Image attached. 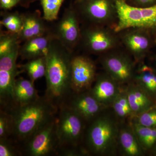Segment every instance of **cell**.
<instances>
[{
    "mask_svg": "<svg viewBox=\"0 0 156 156\" xmlns=\"http://www.w3.org/2000/svg\"><path fill=\"white\" fill-rule=\"evenodd\" d=\"M156 155V153H155V155Z\"/></svg>",
    "mask_w": 156,
    "mask_h": 156,
    "instance_id": "cell-38",
    "label": "cell"
},
{
    "mask_svg": "<svg viewBox=\"0 0 156 156\" xmlns=\"http://www.w3.org/2000/svg\"><path fill=\"white\" fill-rule=\"evenodd\" d=\"M133 82L154 99L156 97V67L144 61L137 63Z\"/></svg>",
    "mask_w": 156,
    "mask_h": 156,
    "instance_id": "cell-19",
    "label": "cell"
},
{
    "mask_svg": "<svg viewBox=\"0 0 156 156\" xmlns=\"http://www.w3.org/2000/svg\"><path fill=\"white\" fill-rule=\"evenodd\" d=\"M22 156L19 146L11 138L0 139V156Z\"/></svg>",
    "mask_w": 156,
    "mask_h": 156,
    "instance_id": "cell-30",
    "label": "cell"
},
{
    "mask_svg": "<svg viewBox=\"0 0 156 156\" xmlns=\"http://www.w3.org/2000/svg\"><path fill=\"white\" fill-rule=\"evenodd\" d=\"M116 32L130 27H140L152 31L156 29V5L140 8L130 5L125 0H116Z\"/></svg>",
    "mask_w": 156,
    "mask_h": 156,
    "instance_id": "cell-9",
    "label": "cell"
},
{
    "mask_svg": "<svg viewBox=\"0 0 156 156\" xmlns=\"http://www.w3.org/2000/svg\"><path fill=\"white\" fill-rule=\"evenodd\" d=\"M73 3L83 25L115 29L118 20L116 0H81Z\"/></svg>",
    "mask_w": 156,
    "mask_h": 156,
    "instance_id": "cell-5",
    "label": "cell"
},
{
    "mask_svg": "<svg viewBox=\"0 0 156 156\" xmlns=\"http://www.w3.org/2000/svg\"><path fill=\"white\" fill-rule=\"evenodd\" d=\"M56 117L57 115L41 126L20 145L22 156L58 155Z\"/></svg>",
    "mask_w": 156,
    "mask_h": 156,
    "instance_id": "cell-7",
    "label": "cell"
},
{
    "mask_svg": "<svg viewBox=\"0 0 156 156\" xmlns=\"http://www.w3.org/2000/svg\"><path fill=\"white\" fill-rule=\"evenodd\" d=\"M153 33L154 39L155 44V47H156V29L154 30L153 31Z\"/></svg>",
    "mask_w": 156,
    "mask_h": 156,
    "instance_id": "cell-34",
    "label": "cell"
},
{
    "mask_svg": "<svg viewBox=\"0 0 156 156\" xmlns=\"http://www.w3.org/2000/svg\"><path fill=\"white\" fill-rule=\"evenodd\" d=\"M99 56L105 72L115 80L122 85L133 82L137 63L122 47Z\"/></svg>",
    "mask_w": 156,
    "mask_h": 156,
    "instance_id": "cell-8",
    "label": "cell"
},
{
    "mask_svg": "<svg viewBox=\"0 0 156 156\" xmlns=\"http://www.w3.org/2000/svg\"><path fill=\"white\" fill-rule=\"evenodd\" d=\"M43 9V17L48 22L58 19V13L65 0H39Z\"/></svg>",
    "mask_w": 156,
    "mask_h": 156,
    "instance_id": "cell-26",
    "label": "cell"
},
{
    "mask_svg": "<svg viewBox=\"0 0 156 156\" xmlns=\"http://www.w3.org/2000/svg\"><path fill=\"white\" fill-rule=\"evenodd\" d=\"M1 26L5 27L7 30L19 34L23 27L22 15L17 11L9 12L4 11L1 12Z\"/></svg>",
    "mask_w": 156,
    "mask_h": 156,
    "instance_id": "cell-25",
    "label": "cell"
},
{
    "mask_svg": "<svg viewBox=\"0 0 156 156\" xmlns=\"http://www.w3.org/2000/svg\"><path fill=\"white\" fill-rule=\"evenodd\" d=\"M55 38L51 29L48 33L27 40L20 46L19 56L27 61L46 56L52 41Z\"/></svg>",
    "mask_w": 156,
    "mask_h": 156,
    "instance_id": "cell-17",
    "label": "cell"
},
{
    "mask_svg": "<svg viewBox=\"0 0 156 156\" xmlns=\"http://www.w3.org/2000/svg\"><path fill=\"white\" fill-rule=\"evenodd\" d=\"M7 110L11 113L14 122V133L11 139L20 146L41 126L55 117L58 108L44 96L30 103Z\"/></svg>",
    "mask_w": 156,
    "mask_h": 156,
    "instance_id": "cell-2",
    "label": "cell"
},
{
    "mask_svg": "<svg viewBox=\"0 0 156 156\" xmlns=\"http://www.w3.org/2000/svg\"><path fill=\"white\" fill-rule=\"evenodd\" d=\"M20 45L0 56V104L1 108L9 110L13 104V91L16 76L19 73L17 65Z\"/></svg>",
    "mask_w": 156,
    "mask_h": 156,
    "instance_id": "cell-12",
    "label": "cell"
},
{
    "mask_svg": "<svg viewBox=\"0 0 156 156\" xmlns=\"http://www.w3.org/2000/svg\"><path fill=\"white\" fill-rule=\"evenodd\" d=\"M23 19V27L19 34L20 43L29 39L40 36L48 33L51 27L42 17L41 11L35 10L21 14Z\"/></svg>",
    "mask_w": 156,
    "mask_h": 156,
    "instance_id": "cell-16",
    "label": "cell"
},
{
    "mask_svg": "<svg viewBox=\"0 0 156 156\" xmlns=\"http://www.w3.org/2000/svg\"><path fill=\"white\" fill-rule=\"evenodd\" d=\"M39 97L32 81L22 77L17 78L14 84L11 108L30 103Z\"/></svg>",
    "mask_w": 156,
    "mask_h": 156,
    "instance_id": "cell-20",
    "label": "cell"
},
{
    "mask_svg": "<svg viewBox=\"0 0 156 156\" xmlns=\"http://www.w3.org/2000/svg\"><path fill=\"white\" fill-rule=\"evenodd\" d=\"M14 133V122L10 112L0 110V139L11 138Z\"/></svg>",
    "mask_w": 156,
    "mask_h": 156,
    "instance_id": "cell-28",
    "label": "cell"
},
{
    "mask_svg": "<svg viewBox=\"0 0 156 156\" xmlns=\"http://www.w3.org/2000/svg\"><path fill=\"white\" fill-rule=\"evenodd\" d=\"M73 54L55 38L46 56L47 88L44 96L58 108L73 92L71 62Z\"/></svg>",
    "mask_w": 156,
    "mask_h": 156,
    "instance_id": "cell-1",
    "label": "cell"
},
{
    "mask_svg": "<svg viewBox=\"0 0 156 156\" xmlns=\"http://www.w3.org/2000/svg\"><path fill=\"white\" fill-rule=\"evenodd\" d=\"M131 126L145 152L155 155L156 152V128L139 125L131 119Z\"/></svg>",
    "mask_w": 156,
    "mask_h": 156,
    "instance_id": "cell-22",
    "label": "cell"
},
{
    "mask_svg": "<svg viewBox=\"0 0 156 156\" xmlns=\"http://www.w3.org/2000/svg\"><path fill=\"white\" fill-rule=\"evenodd\" d=\"M83 25L78 46H80L85 52L100 56L122 47L119 34L113 27L99 25Z\"/></svg>",
    "mask_w": 156,
    "mask_h": 156,
    "instance_id": "cell-6",
    "label": "cell"
},
{
    "mask_svg": "<svg viewBox=\"0 0 156 156\" xmlns=\"http://www.w3.org/2000/svg\"><path fill=\"white\" fill-rule=\"evenodd\" d=\"M20 44L18 34L8 30H1L0 56L7 54Z\"/></svg>",
    "mask_w": 156,
    "mask_h": 156,
    "instance_id": "cell-27",
    "label": "cell"
},
{
    "mask_svg": "<svg viewBox=\"0 0 156 156\" xmlns=\"http://www.w3.org/2000/svg\"><path fill=\"white\" fill-rule=\"evenodd\" d=\"M73 2L76 3L78 2H80V1H81V0H73Z\"/></svg>",
    "mask_w": 156,
    "mask_h": 156,
    "instance_id": "cell-36",
    "label": "cell"
},
{
    "mask_svg": "<svg viewBox=\"0 0 156 156\" xmlns=\"http://www.w3.org/2000/svg\"><path fill=\"white\" fill-rule=\"evenodd\" d=\"M20 0H0V7L4 11H8L20 5Z\"/></svg>",
    "mask_w": 156,
    "mask_h": 156,
    "instance_id": "cell-32",
    "label": "cell"
},
{
    "mask_svg": "<svg viewBox=\"0 0 156 156\" xmlns=\"http://www.w3.org/2000/svg\"><path fill=\"white\" fill-rule=\"evenodd\" d=\"M131 120L141 126L156 128V107L132 117Z\"/></svg>",
    "mask_w": 156,
    "mask_h": 156,
    "instance_id": "cell-29",
    "label": "cell"
},
{
    "mask_svg": "<svg viewBox=\"0 0 156 156\" xmlns=\"http://www.w3.org/2000/svg\"><path fill=\"white\" fill-rule=\"evenodd\" d=\"M155 107H156V97L155 98Z\"/></svg>",
    "mask_w": 156,
    "mask_h": 156,
    "instance_id": "cell-37",
    "label": "cell"
},
{
    "mask_svg": "<svg viewBox=\"0 0 156 156\" xmlns=\"http://www.w3.org/2000/svg\"><path fill=\"white\" fill-rule=\"evenodd\" d=\"M119 147L124 156H141L145 153L131 126L119 129Z\"/></svg>",
    "mask_w": 156,
    "mask_h": 156,
    "instance_id": "cell-21",
    "label": "cell"
},
{
    "mask_svg": "<svg viewBox=\"0 0 156 156\" xmlns=\"http://www.w3.org/2000/svg\"><path fill=\"white\" fill-rule=\"evenodd\" d=\"M130 5L144 8L156 5V0H125Z\"/></svg>",
    "mask_w": 156,
    "mask_h": 156,
    "instance_id": "cell-31",
    "label": "cell"
},
{
    "mask_svg": "<svg viewBox=\"0 0 156 156\" xmlns=\"http://www.w3.org/2000/svg\"><path fill=\"white\" fill-rule=\"evenodd\" d=\"M119 129L112 118L100 114L88 124L84 147L88 154L105 156L114 154L119 147Z\"/></svg>",
    "mask_w": 156,
    "mask_h": 156,
    "instance_id": "cell-4",
    "label": "cell"
},
{
    "mask_svg": "<svg viewBox=\"0 0 156 156\" xmlns=\"http://www.w3.org/2000/svg\"><path fill=\"white\" fill-rule=\"evenodd\" d=\"M62 105L76 113L87 124L101 114L106 108L93 96L90 90L72 92Z\"/></svg>",
    "mask_w": 156,
    "mask_h": 156,
    "instance_id": "cell-14",
    "label": "cell"
},
{
    "mask_svg": "<svg viewBox=\"0 0 156 156\" xmlns=\"http://www.w3.org/2000/svg\"><path fill=\"white\" fill-rule=\"evenodd\" d=\"M56 119L58 156L88 154L84 147L86 121L64 105L58 107Z\"/></svg>",
    "mask_w": 156,
    "mask_h": 156,
    "instance_id": "cell-3",
    "label": "cell"
},
{
    "mask_svg": "<svg viewBox=\"0 0 156 156\" xmlns=\"http://www.w3.org/2000/svg\"><path fill=\"white\" fill-rule=\"evenodd\" d=\"M81 23L80 16L71 0L61 18L51 27L56 39L71 53H74L80 43Z\"/></svg>",
    "mask_w": 156,
    "mask_h": 156,
    "instance_id": "cell-10",
    "label": "cell"
},
{
    "mask_svg": "<svg viewBox=\"0 0 156 156\" xmlns=\"http://www.w3.org/2000/svg\"><path fill=\"white\" fill-rule=\"evenodd\" d=\"M39 0H20L19 5L25 9H28L31 4Z\"/></svg>",
    "mask_w": 156,
    "mask_h": 156,
    "instance_id": "cell-33",
    "label": "cell"
},
{
    "mask_svg": "<svg viewBox=\"0 0 156 156\" xmlns=\"http://www.w3.org/2000/svg\"><path fill=\"white\" fill-rule=\"evenodd\" d=\"M96 66L94 62L85 55H73L71 62V87L73 92L88 91L96 79Z\"/></svg>",
    "mask_w": 156,
    "mask_h": 156,
    "instance_id": "cell-13",
    "label": "cell"
},
{
    "mask_svg": "<svg viewBox=\"0 0 156 156\" xmlns=\"http://www.w3.org/2000/svg\"><path fill=\"white\" fill-rule=\"evenodd\" d=\"M46 56L28 60L21 66L23 70L27 73L30 80L34 83L38 79L45 76L46 71Z\"/></svg>",
    "mask_w": 156,
    "mask_h": 156,
    "instance_id": "cell-24",
    "label": "cell"
},
{
    "mask_svg": "<svg viewBox=\"0 0 156 156\" xmlns=\"http://www.w3.org/2000/svg\"><path fill=\"white\" fill-rule=\"evenodd\" d=\"M111 106L116 115L119 119L123 120L134 117V114L128 101L126 88H122Z\"/></svg>",
    "mask_w": 156,
    "mask_h": 156,
    "instance_id": "cell-23",
    "label": "cell"
},
{
    "mask_svg": "<svg viewBox=\"0 0 156 156\" xmlns=\"http://www.w3.org/2000/svg\"><path fill=\"white\" fill-rule=\"evenodd\" d=\"M121 86L122 85L105 72L97 75L90 91L101 104L107 108L111 106L122 89Z\"/></svg>",
    "mask_w": 156,
    "mask_h": 156,
    "instance_id": "cell-15",
    "label": "cell"
},
{
    "mask_svg": "<svg viewBox=\"0 0 156 156\" xmlns=\"http://www.w3.org/2000/svg\"><path fill=\"white\" fill-rule=\"evenodd\" d=\"M154 66L156 67V55H155L154 57Z\"/></svg>",
    "mask_w": 156,
    "mask_h": 156,
    "instance_id": "cell-35",
    "label": "cell"
},
{
    "mask_svg": "<svg viewBox=\"0 0 156 156\" xmlns=\"http://www.w3.org/2000/svg\"><path fill=\"white\" fill-rule=\"evenodd\" d=\"M122 47L136 63L144 61L155 47L152 31L140 27H130L118 32Z\"/></svg>",
    "mask_w": 156,
    "mask_h": 156,
    "instance_id": "cell-11",
    "label": "cell"
},
{
    "mask_svg": "<svg viewBox=\"0 0 156 156\" xmlns=\"http://www.w3.org/2000/svg\"><path fill=\"white\" fill-rule=\"evenodd\" d=\"M126 90L134 116L155 106L154 99L134 82L127 84Z\"/></svg>",
    "mask_w": 156,
    "mask_h": 156,
    "instance_id": "cell-18",
    "label": "cell"
},
{
    "mask_svg": "<svg viewBox=\"0 0 156 156\" xmlns=\"http://www.w3.org/2000/svg\"></svg>",
    "mask_w": 156,
    "mask_h": 156,
    "instance_id": "cell-39",
    "label": "cell"
}]
</instances>
